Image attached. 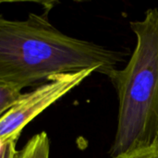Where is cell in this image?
<instances>
[{"label":"cell","instance_id":"6da1fadb","mask_svg":"<svg viewBox=\"0 0 158 158\" xmlns=\"http://www.w3.org/2000/svg\"><path fill=\"white\" fill-rule=\"evenodd\" d=\"M121 54L62 33L40 15L24 20L0 15V84L20 91L50 77L94 69L110 77Z\"/></svg>","mask_w":158,"mask_h":158},{"label":"cell","instance_id":"3957f363","mask_svg":"<svg viewBox=\"0 0 158 158\" xmlns=\"http://www.w3.org/2000/svg\"><path fill=\"white\" fill-rule=\"evenodd\" d=\"M94 69L58 74L33 91L21 94L14 105L0 117V144L18 141L22 130L40 113L89 77Z\"/></svg>","mask_w":158,"mask_h":158},{"label":"cell","instance_id":"277c9868","mask_svg":"<svg viewBox=\"0 0 158 158\" xmlns=\"http://www.w3.org/2000/svg\"><path fill=\"white\" fill-rule=\"evenodd\" d=\"M49 138L43 131L31 137L24 147L20 151H18L16 158H49Z\"/></svg>","mask_w":158,"mask_h":158},{"label":"cell","instance_id":"8992f818","mask_svg":"<svg viewBox=\"0 0 158 158\" xmlns=\"http://www.w3.org/2000/svg\"><path fill=\"white\" fill-rule=\"evenodd\" d=\"M114 158H158V136L154 143L147 147Z\"/></svg>","mask_w":158,"mask_h":158},{"label":"cell","instance_id":"52a82bcc","mask_svg":"<svg viewBox=\"0 0 158 158\" xmlns=\"http://www.w3.org/2000/svg\"><path fill=\"white\" fill-rule=\"evenodd\" d=\"M18 141L10 140L5 143L0 144V158H16L18 150L16 144Z\"/></svg>","mask_w":158,"mask_h":158},{"label":"cell","instance_id":"7a4b0ae2","mask_svg":"<svg viewBox=\"0 0 158 158\" xmlns=\"http://www.w3.org/2000/svg\"><path fill=\"white\" fill-rule=\"evenodd\" d=\"M137 38L128 65L110 80L119 101L118 129L111 158L149 146L158 136V9L131 22Z\"/></svg>","mask_w":158,"mask_h":158},{"label":"cell","instance_id":"5b68a950","mask_svg":"<svg viewBox=\"0 0 158 158\" xmlns=\"http://www.w3.org/2000/svg\"><path fill=\"white\" fill-rule=\"evenodd\" d=\"M21 94V91L18 88L0 84V117L14 105Z\"/></svg>","mask_w":158,"mask_h":158},{"label":"cell","instance_id":"ba28073f","mask_svg":"<svg viewBox=\"0 0 158 158\" xmlns=\"http://www.w3.org/2000/svg\"><path fill=\"white\" fill-rule=\"evenodd\" d=\"M6 1H3V0H0V4H2V3H5Z\"/></svg>","mask_w":158,"mask_h":158}]
</instances>
